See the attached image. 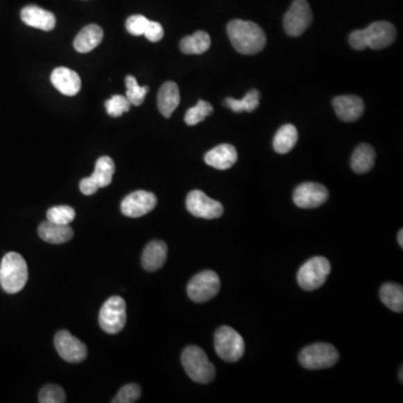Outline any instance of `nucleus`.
Returning a JSON list of instances; mask_svg holds the SVG:
<instances>
[{
  "mask_svg": "<svg viewBox=\"0 0 403 403\" xmlns=\"http://www.w3.org/2000/svg\"><path fill=\"white\" fill-rule=\"evenodd\" d=\"M28 280V268L19 253L9 252L0 264V284L8 293H17Z\"/></svg>",
  "mask_w": 403,
  "mask_h": 403,
  "instance_id": "3",
  "label": "nucleus"
},
{
  "mask_svg": "<svg viewBox=\"0 0 403 403\" xmlns=\"http://www.w3.org/2000/svg\"><path fill=\"white\" fill-rule=\"evenodd\" d=\"M105 107L109 116L118 118L130 110L131 103L126 96H114L105 101Z\"/></svg>",
  "mask_w": 403,
  "mask_h": 403,
  "instance_id": "33",
  "label": "nucleus"
},
{
  "mask_svg": "<svg viewBox=\"0 0 403 403\" xmlns=\"http://www.w3.org/2000/svg\"><path fill=\"white\" fill-rule=\"evenodd\" d=\"M100 187L98 184L94 182L92 177H85L83 180L80 182V191L85 195H93L96 194V191L99 189Z\"/></svg>",
  "mask_w": 403,
  "mask_h": 403,
  "instance_id": "37",
  "label": "nucleus"
},
{
  "mask_svg": "<svg viewBox=\"0 0 403 403\" xmlns=\"http://www.w3.org/2000/svg\"><path fill=\"white\" fill-rule=\"evenodd\" d=\"M186 209L196 218L213 220L223 214V205L218 200L209 198L205 193L198 189L189 191L186 198Z\"/></svg>",
  "mask_w": 403,
  "mask_h": 403,
  "instance_id": "11",
  "label": "nucleus"
},
{
  "mask_svg": "<svg viewBox=\"0 0 403 403\" xmlns=\"http://www.w3.org/2000/svg\"><path fill=\"white\" fill-rule=\"evenodd\" d=\"M328 189L322 184L302 183L293 191V202L302 209H316L326 203Z\"/></svg>",
  "mask_w": 403,
  "mask_h": 403,
  "instance_id": "14",
  "label": "nucleus"
},
{
  "mask_svg": "<svg viewBox=\"0 0 403 403\" xmlns=\"http://www.w3.org/2000/svg\"><path fill=\"white\" fill-rule=\"evenodd\" d=\"M380 298L386 307L395 313L403 311V288L400 284H383L380 289Z\"/></svg>",
  "mask_w": 403,
  "mask_h": 403,
  "instance_id": "26",
  "label": "nucleus"
},
{
  "mask_svg": "<svg viewBox=\"0 0 403 403\" xmlns=\"http://www.w3.org/2000/svg\"><path fill=\"white\" fill-rule=\"evenodd\" d=\"M76 211L71 206L60 205L51 207L46 212L47 220L56 224H70L76 218Z\"/></svg>",
  "mask_w": 403,
  "mask_h": 403,
  "instance_id": "31",
  "label": "nucleus"
},
{
  "mask_svg": "<svg viewBox=\"0 0 403 403\" xmlns=\"http://www.w3.org/2000/svg\"><path fill=\"white\" fill-rule=\"evenodd\" d=\"M127 322V306L121 297L112 296L102 305L99 314L100 327L108 334H118Z\"/></svg>",
  "mask_w": 403,
  "mask_h": 403,
  "instance_id": "8",
  "label": "nucleus"
},
{
  "mask_svg": "<svg viewBox=\"0 0 403 403\" xmlns=\"http://www.w3.org/2000/svg\"><path fill=\"white\" fill-rule=\"evenodd\" d=\"M375 151L372 146L362 144L359 146L351 158V167L357 174H366L375 166Z\"/></svg>",
  "mask_w": 403,
  "mask_h": 403,
  "instance_id": "24",
  "label": "nucleus"
},
{
  "mask_svg": "<svg viewBox=\"0 0 403 403\" xmlns=\"http://www.w3.org/2000/svg\"><path fill=\"white\" fill-rule=\"evenodd\" d=\"M220 288L218 273L205 270L191 279L187 284V295L194 302H206L218 295Z\"/></svg>",
  "mask_w": 403,
  "mask_h": 403,
  "instance_id": "9",
  "label": "nucleus"
},
{
  "mask_svg": "<svg viewBox=\"0 0 403 403\" xmlns=\"http://www.w3.org/2000/svg\"><path fill=\"white\" fill-rule=\"evenodd\" d=\"M126 87H127V92H126V98L129 100L131 105H142V102L145 100L146 94L148 93V87H140L137 82L136 78L132 76H126Z\"/></svg>",
  "mask_w": 403,
  "mask_h": 403,
  "instance_id": "29",
  "label": "nucleus"
},
{
  "mask_svg": "<svg viewBox=\"0 0 403 403\" xmlns=\"http://www.w3.org/2000/svg\"><path fill=\"white\" fill-rule=\"evenodd\" d=\"M167 252H169V248L164 241H151L142 252V267L149 273L160 269L167 259Z\"/></svg>",
  "mask_w": 403,
  "mask_h": 403,
  "instance_id": "19",
  "label": "nucleus"
},
{
  "mask_svg": "<svg viewBox=\"0 0 403 403\" xmlns=\"http://www.w3.org/2000/svg\"><path fill=\"white\" fill-rule=\"evenodd\" d=\"M149 19L142 15H134L128 18L126 22V28L128 33L134 36H142L145 34L146 28L148 26Z\"/></svg>",
  "mask_w": 403,
  "mask_h": 403,
  "instance_id": "35",
  "label": "nucleus"
},
{
  "mask_svg": "<svg viewBox=\"0 0 403 403\" xmlns=\"http://www.w3.org/2000/svg\"><path fill=\"white\" fill-rule=\"evenodd\" d=\"M22 21L34 28L50 32L56 25V18L53 12L35 5L24 7L21 12Z\"/></svg>",
  "mask_w": 403,
  "mask_h": 403,
  "instance_id": "17",
  "label": "nucleus"
},
{
  "mask_svg": "<svg viewBox=\"0 0 403 403\" xmlns=\"http://www.w3.org/2000/svg\"><path fill=\"white\" fill-rule=\"evenodd\" d=\"M102 40H103V29L99 25L91 24L80 31L73 42V45L78 53H89L100 45Z\"/></svg>",
  "mask_w": 403,
  "mask_h": 403,
  "instance_id": "22",
  "label": "nucleus"
},
{
  "mask_svg": "<svg viewBox=\"0 0 403 403\" xmlns=\"http://www.w3.org/2000/svg\"><path fill=\"white\" fill-rule=\"evenodd\" d=\"M400 382L402 383V368L400 370Z\"/></svg>",
  "mask_w": 403,
  "mask_h": 403,
  "instance_id": "39",
  "label": "nucleus"
},
{
  "mask_svg": "<svg viewBox=\"0 0 403 403\" xmlns=\"http://www.w3.org/2000/svg\"><path fill=\"white\" fill-rule=\"evenodd\" d=\"M182 364L186 373L194 382L209 384L215 377V368L205 352L198 346L186 348L182 354Z\"/></svg>",
  "mask_w": 403,
  "mask_h": 403,
  "instance_id": "4",
  "label": "nucleus"
},
{
  "mask_svg": "<svg viewBox=\"0 0 403 403\" xmlns=\"http://www.w3.org/2000/svg\"><path fill=\"white\" fill-rule=\"evenodd\" d=\"M54 345L60 357L67 362L80 363L87 359V348L85 343L73 336L70 332H58L54 338Z\"/></svg>",
  "mask_w": 403,
  "mask_h": 403,
  "instance_id": "12",
  "label": "nucleus"
},
{
  "mask_svg": "<svg viewBox=\"0 0 403 403\" xmlns=\"http://www.w3.org/2000/svg\"><path fill=\"white\" fill-rule=\"evenodd\" d=\"M38 234L47 243H65L73 238V230L69 224H56L51 221H45L38 227Z\"/></svg>",
  "mask_w": 403,
  "mask_h": 403,
  "instance_id": "21",
  "label": "nucleus"
},
{
  "mask_svg": "<svg viewBox=\"0 0 403 403\" xmlns=\"http://www.w3.org/2000/svg\"><path fill=\"white\" fill-rule=\"evenodd\" d=\"M259 100H260V93L257 90H250L244 96L243 99L237 100L233 98L225 99V105L229 107L235 114H240L243 111L252 112L259 107Z\"/></svg>",
  "mask_w": 403,
  "mask_h": 403,
  "instance_id": "28",
  "label": "nucleus"
},
{
  "mask_svg": "<svg viewBox=\"0 0 403 403\" xmlns=\"http://www.w3.org/2000/svg\"><path fill=\"white\" fill-rule=\"evenodd\" d=\"M331 273V264L324 257H314L302 264L297 275L299 286L307 291L318 289Z\"/></svg>",
  "mask_w": 403,
  "mask_h": 403,
  "instance_id": "7",
  "label": "nucleus"
},
{
  "mask_svg": "<svg viewBox=\"0 0 403 403\" xmlns=\"http://www.w3.org/2000/svg\"><path fill=\"white\" fill-rule=\"evenodd\" d=\"M142 395V388L136 383H131L127 386H122L118 392V395L114 397V403H132L139 400Z\"/></svg>",
  "mask_w": 403,
  "mask_h": 403,
  "instance_id": "34",
  "label": "nucleus"
},
{
  "mask_svg": "<svg viewBox=\"0 0 403 403\" xmlns=\"http://www.w3.org/2000/svg\"><path fill=\"white\" fill-rule=\"evenodd\" d=\"M212 112L213 107L211 103L204 101V100H200L198 105L187 110L184 120L187 126L198 125L200 122L204 121L206 117L212 114Z\"/></svg>",
  "mask_w": 403,
  "mask_h": 403,
  "instance_id": "30",
  "label": "nucleus"
},
{
  "mask_svg": "<svg viewBox=\"0 0 403 403\" xmlns=\"http://www.w3.org/2000/svg\"><path fill=\"white\" fill-rule=\"evenodd\" d=\"M38 401L41 403H64L67 401V395L61 386L47 384L42 388Z\"/></svg>",
  "mask_w": 403,
  "mask_h": 403,
  "instance_id": "32",
  "label": "nucleus"
},
{
  "mask_svg": "<svg viewBox=\"0 0 403 403\" xmlns=\"http://www.w3.org/2000/svg\"><path fill=\"white\" fill-rule=\"evenodd\" d=\"M204 160L207 165L213 169L225 171L229 169L237 163L238 160V151L234 146L230 144H222L211 149L206 153Z\"/></svg>",
  "mask_w": 403,
  "mask_h": 403,
  "instance_id": "18",
  "label": "nucleus"
},
{
  "mask_svg": "<svg viewBox=\"0 0 403 403\" xmlns=\"http://www.w3.org/2000/svg\"><path fill=\"white\" fill-rule=\"evenodd\" d=\"M228 35L233 47L243 55H253L261 52L267 37L261 27L255 23L234 19L228 25Z\"/></svg>",
  "mask_w": 403,
  "mask_h": 403,
  "instance_id": "1",
  "label": "nucleus"
},
{
  "mask_svg": "<svg viewBox=\"0 0 403 403\" xmlns=\"http://www.w3.org/2000/svg\"><path fill=\"white\" fill-rule=\"evenodd\" d=\"M114 171H116V165L112 158L109 156H102L96 160V169L91 177L99 187H107L112 182Z\"/></svg>",
  "mask_w": 403,
  "mask_h": 403,
  "instance_id": "27",
  "label": "nucleus"
},
{
  "mask_svg": "<svg viewBox=\"0 0 403 403\" xmlns=\"http://www.w3.org/2000/svg\"><path fill=\"white\" fill-rule=\"evenodd\" d=\"M397 242L400 244V247L403 248V230L399 231V234H397Z\"/></svg>",
  "mask_w": 403,
  "mask_h": 403,
  "instance_id": "38",
  "label": "nucleus"
},
{
  "mask_svg": "<svg viewBox=\"0 0 403 403\" xmlns=\"http://www.w3.org/2000/svg\"><path fill=\"white\" fill-rule=\"evenodd\" d=\"M144 36H146V38L148 41L153 42V43L160 42L164 37L163 26L160 23H157V22L149 21L148 26L146 28Z\"/></svg>",
  "mask_w": 403,
  "mask_h": 403,
  "instance_id": "36",
  "label": "nucleus"
},
{
  "mask_svg": "<svg viewBox=\"0 0 403 403\" xmlns=\"http://www.w3.org/2000/svg\"><path fill=\"white\" fill-rule=\"evenodd\" d=\"M297 142H298V131L296 127L293 125H284L277 131L275 139H273V149L278 154H287L290 151H293Z\"/></svg>",
  "mask_w": 403,
  "mask_h": 403,
  "instance_id": "25",
  "label": "nucleus"
},
{
  "mask_svg": "<svg viewBox=\"0 0 403 403\" xmlns=\"http://www.w3.org/2000/svg\"><path fill=\"white\" fill-rule=\"evenodd\" d=\"M180 51L187 55H200L211 47V36L204 31H198L193 35L185 36L180 41Z\"/></svg>",
  "mask_w": 403,
  "mask_h": 403,
  "instance_id": "23",
  "label": "nucleus"
},
{
  "mask_svg": "<svg viewBox=\"0 0 403 403\" xmlns=\"http://www.w3.org/2000/svg\"><path fill=\"white\" fill-rule=\"evenodd\" d=\"M157 198L154 193L136 191L128 195L121 202V212L128 218H142L156 207Z\"/></svg>",
  "mask_w": 403,
  "mask_h": 403,
  "instance_id": "13",
  "label": "nucleus"
},
{
  "mask_svg": "<svg viewBox=\"0 0 403 403\" xmlns=\"http://www.w3.org/2000/svg\"><path fill=\"white\" fill-rule=\"evenodd\" d=\"M180 94L178 85L175 82H165L160 87V92L157 96V105L160 114L165 118H171V114L180 105Z\"/></svg>",
  "mask_w": 403,
  "mask_h": 403,
  "instance_id": "20",
  "label": "nucleus"
},
{
  "mask_svg": "<svg viewBox=\"0 0 403 403\" xmlns=\"http://www.w3.org/2000/svg\"><path fill=\"white\" fill-rule=\"evenodd\" d=\"M215 352L225 362H238L243 357L244 341L238 332L229 326H222L215 332Z\"/></svg>",
  "mask_w": 403,
  "mask_h": 403,
  "instance_id": "5",
  "label": "nucleus"
},
{
  "mask_svg": "<svg viewBox=\"0 0 403 403\" xmlns=\"http://www.w3.org/2000/svg\"><path fill=\"white\" fill-rule=\"evenodd\" d=\"M340 359L336 348L327 343H316L305 348L299 353V362L308 370L332 368Z\"/></svg>",
  "mask_w": 403,
  "mask_h": 403,
  "instance_id": "6",
  "label": "nucleus"
},
{
  "mask_svg": "<svg viewBox=\"0 0 403 403\" xmlns=\"http://www.w3.org/2000/svg\"><path fill=\"white\" fill-rule=\"evenodd\" d=\"M51 82L56 90L67 96H76L81 90V78L67 67H56L51 74Z\"/></svg>",
  "mask_w": 403,
  "mask_h": 403,
  "instance_id": "15",
  "label": "nucleus"
},
{
  "mask_svg": "<svg viewBox=\"0 0 403 403\" xmlns=\"http://www.w3.org/2000/svg\"><path fill=\"white\" fill-rule=\"evenodd\" d=\"M397 38V29L389 22H375L360 31H354L350 35V44L354 50H382L390 46Z\"/></svg>",
  "mask_w": 403,
  "mask_h": 403,
  "instance_id": "2",
  "label": "nucleus"
},
{
  "mask_svg": "<svg viewBox=\"0 0 403 403\" xmlns=\"http://www.w3.org/2000/svg\"><path fill=\"white\" fill-rule=\"evenodd\" d=\"M333 105L335 112L342 121H357L360 119L364 112V103L360 96H336L333 100Z\"/></svg>",
  "mask_w": 403,
  "mask_h": 403,
  "instance_id": "16",
  "label": "nucleus"
},
{
  "mask_svg": "<svg viewBox=\"0 0 403 403\" xmlns=\"http://www.w3.org/2000/svg\"><path fill=\"white\" fill-rule=\"evenodd\" d=\"M313 14L307 0H295L284 17V31L288 35L297 37L311 26Z\"/></svg>",
  "mask_w": 403,
  "mask_h": 403,
  "instance_id": "10",
  "label": "nucleus"
}]
</instances>
